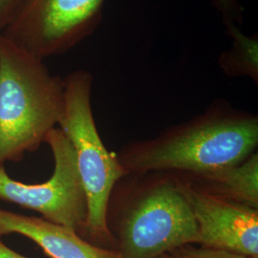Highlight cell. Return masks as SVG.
Listing matches in <instances>:
<instances>
[{
  "instance_id": "cell-1",
  "label": "cell",
  "mask_w": 258,
  "mask_h": 258,
  "mask_svg": "<svg viewBox=\"0 0 258 258\" xmlns=\"http://www.w3.org/2000/svg\"><path fill=\"white\" fill-rule=\"evenodd\" d=\"M257 146V115L218 100L202 114L154 138L129 143L117 157L128 173L185 177L234 166L256 151Z\"/></svg>"
},
{
  "instance_id": "cell-2",
  "label": "cell",
  "mask_w": 258,
  "mask_h": 258,
  "mask_svg": "<svg viewBox=\"0 0 258 258\" xmlns=\"http://www.w3.org/2000/svg\"><path fill=\"white\" fill-rule=\"evenodd\" d=\"M106 226L120 258H160L196 244L197 225L175 176L122 177L109 198Z\"/></svg>"
},
{
  "instance_id": "cell-3",
  "label": "cell",
  "mask_w": 258,
  "mask_h": 258,
  "mask_svg": "<svg viewBox=\"0 0 258 258\" xmlns=\"http://www.w3.org/2000/svg\"><path fill=\"white\" fill-rule=\"evenodd\" d=\"M64 82L0 35V167L45 143L63 110Z\"/></svg>"
},
{
  "instance_id": "cell-4",
  "label": "cell",
  "mask_w": 258,
  "mask_h": 258,
  "mask_svg": "<svg viewBox=\"0 0 258 258\" xmlns=\"http://www.w3.org/2000/svg\"><path fill=\"white\" fill-rule=\"evenodd\" d=\"M63 82V110L57 124L74 150L86 197L87 214L81 236L94 245L114 249L106 226L107 206L115 185L128 172L117 154L104 146L97 129L91 105L92 75L77 70Z\"/></svg>"
},
{
  "instance_id": "cell-5",
  "label": "cell",
  "mask_w": 258,
  "mask_h": 258,
  "mask_svg": "<svg viewBox=\"0 0 258 258\" xmlns=\"http://www.w3.org/2000/svg\"><path fill=\"white\" fill-rule=\"evenodd\" d=\"M105 0H18L3 36L40 59L60 55L91 35Z\"/></svg>"
},
{
  "instance_id": "cell-6",
  "label": "cell",
  "mask_w": 258,
  "mask_h": 258,
  "mask_svg": "<svg viewBox=\"0 0 258 258\" xmlns=\"http://www.w3.org/2000/svg\"><path fill=\"white\" fill-rule=\"evenodd\" d=\"M45 143L55 162L51 178L41 184H25L12 179L1 166L0 200L38 212L44 220L72 229L81 235L87 205L74 150L58 127L48 133Z\"/></svg>"
},
{
  "instance_id": "cell-7",
  "label": "cell",
  "mask_w": 258,
  "mask_h": 258,
  "mask_svg": "<svg viewBox=\"0 0 258 258\" xmlns=\"http://www.w3.org/2000/svg\"><path fill=\"white\" fill-rule=\"evenodd\" d=\"M177 179L197 225V245L258 258L257 209L223 200Z\"/></svg>"
},
{
  "instance_id": "cell-8",
  "label": "cell",
  "mask_w": 258,
  "mask_h": 258,
  "mask_svg": "<svg viewBox=\"0 0 258 258\" xmlns=\"http://www.w3.org/2000/svg\"><path fill=\"white\" fill-rule=\"evenodd\" d=\"M10 233L34 241L51 258H120L118 250L94 245L72 229L0 210V235Z\"/></svg>"
},
{
  "instance_id": "cell-9",
  "label": "cell",
  "mask_w": 258,
  "mask_h": 258,
  "mask_svg": "<svg viewBox=\"0 0 258 258\" xmlns=\"http://www.w3.org/2000/svg\"><path fill=\"white\" fill-rule=\"evenodd\" d=\"M176 177L206 194L258 210L257 150L234 166L201 175Z\"/></svg>"
},
{
  "instance_id": "cell-10",
  "label": "cell",
  "mask_w": 258,
  "mask_h": 258,
  "mask_svg": "<svg viewBox=\"0 0 258 258\" xmlns=\"http://www.w3.org/2000/svg\"><path fill=\"white\" fill-rule=\"evenodd\" d=\"M232 45L218 57V65L227 77L249 78L258 83V37L247 36L236 24H226Z\"/></svg>"
},
{
  "instance_id": "cell-11",
  "label": "cell",
  "mask_w": 258,
  "mask_h": 258,
  "mask_svg": "<svg viewBox=\"0 0 258 258\" xmlns=\"http://www.w3.org/2000/svg\"><path fill=\"white\" fill-rule=\"evenodd\" d=\"M168 258H249L224 249H212L197 244H187L170 251Z\"/></svg>"
},
{
  "instance_id": "cell-12",
  "label": "cell",
  "mask_w": 258,
  "mask_h": 258,
  "mask_svg": "<svg viewBox=\"0 0 258 258\" xmlns=\"http://www.w3.org/2000/svg\"><path fill=\"white\" fill-rule=\"evenodd\" d=\"M214 8L220 14L224 24H236L243 21V7L240 0H212Z\"/></svg>"
},
{
  "instance_id": "cell-13",
  "label": "cell",
  "mask_w": 258,
  "mask_h": 258,
  "mask_svg": "<svg viewBox=\"0 0 258 258\" xmlns=\"http://www.w3.org/2000/svg\"><path fill=\"white\" fill-rule=\"evenodd\" d=\"M18 0H0V29L7 24Z\"/></svg>"
},
{
  "instance_id": "cell-14",
  "label": "cell",
  "mask_w": 258,
  "mask_h": 258,
  "mask_svg": "<svg viewBox=\"0 0 258 258\" xmlns=\"http://www.w3.org/2000/svg\"><path fill=\"white\" fill-rule=\"evenodd\" d=\"M0 258H29L10 249L1 240L0 235Z\"/></svg>"
},
{
  "instance_id": "cell-15",
  "label": "cell",
  "mask_w": 258,
  "mask_h": 258,
  "mask_svg": "<svg viewBox=\"0 0 258 258\" xmlns=\"http://www.w3.org/2000/svg\"><path fill=\"white\" fill-rule=\"evenodd\" d=\"M160 258H168V256H167V255H164V256H162V257Z\"/></svg>"
}]
</instances>
